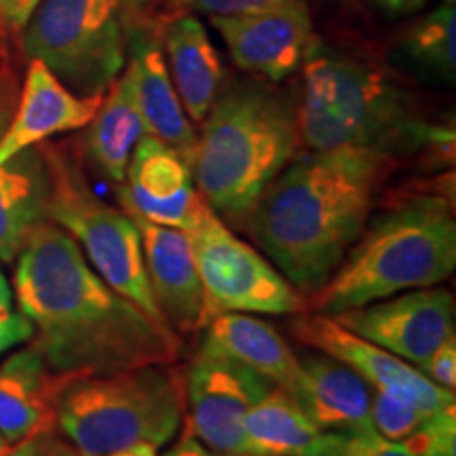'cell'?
Segmentation results:
<instances>
[{
    "label": "cell",
    "instance_id": "obj_17",
    "mask_svg": "<svg viewBox=\"0 0 456 456\" xmlns=\"http://www.w3.org/2000/svg\"><path fill=\"white\" fill-rule=\"evenodd\" d=\"M161 34V24L151 21V17L135 28L129 41L125 72L134 87L146 134L169 144L191 165L192 155H195L197 134L178 94H175L174 83H171Z\"/></svg>",
    "mask_w": 456,
    "mask_h": 456
},
{
    "label": "cell",
    "instance_id": "obj_13",
    "mask_svg": "<svg viewBox=\"0 0 456 456\" xmlns=\"http://www.w3.org/2000/svg\"><path fill=\"white\" fill-rule=\"evenodd\" d=\"M13 66H0V140L20 100ZM51 171L45 148L32 146L0 163V262H13L38 226L49 222Z\"/></svg>",
    "mask_w": 456,
    "mask_h": 456
},
{
    "label": "cell",
    "instance_id": "obj_32",
    "mask_svg": "<svg viewBox=\"0 0 456 456\" xmlns=\"http://www.w3.org/2000/svg\"><path fill=\"white\" fill-rule=\"evenodd\" d=\"M4 456H83L72 444L55 440L51 433L32 437V440L17 444V448L9 450Z\"/></svg>",
    "mask_w": 456,
    "mask_h": 456
},
{
    "label": "cell",
    "instance_id": "obj_1",
    "mask_svg": "<svg viewBox=\"0 0 456 456\" xmlns=\"http://www.w3.org/2000/svg\"><path fill=\"white\" fill-rule=\"evenodd\" d=\"M17 305L34 323L30 345L51 372L78 376L175 363L180 336L112 289L55 222H45L17 254Z\"/></svg>",
    "mask_w": 456,
    "mask_h": 456
},
{
    "label": "cell",
    "instance_id": "obj_11",
    "mask_svg": "<svg viewBox=\"0 0 456 456\" xmlns=\"http://www.w3.org/2000/svg\"><path fill=\"white\" fill-rule=\"evenodd\" d=\"M332 317L353 334L420 370L437 346L454 338L456 302L452 292L433 285Z\"/></svg>",
    "mask_w": 456,
    "mask_h": 456
},
{
    "label": "cell",
    "instance_id": "obj_23",
    "mask_svg": "<svg viewBox=\"0 0 456 456\" xmlns=\"http://www.w3.org/2000/svg\"><path fill=\"white\" fill-rule=\"evenodd\" d=\"M142 135H146V125L142 118L138 102L127 72H121L102 98V104L85 131L83 146L87 159L102 175L123 184L127 175V165Z\"/></svg>",
    "mask_w": 456,
    "mask_h": 456
},
{
    "label": "cell",
    "instance_id": "obj_25",
    "mask_svg": "<svg viewBox=\"0 0 456 456\" xmlns=\"http://www.w3.org/2000/svg\"><path fill=\"white\" fill-rule=\"evenodd\" d=\"M403 53L427 77L454 83L456 72V13L454 3H444L416 21L403 38Z\"/></svg>",
    "mask_w": 456,
    "mask_h": 456
},
{
    "label": "cell",
    "instance_id": "obj_33",
    "mask_svg": "<svg viewBox=\"0 0 456 456\" xmlns=\"http://www.w3.org/2000/svg\"><path fill=\"white\" fill-rule=\"evenodd\" d=\"M41 0H0V28L21 32Z\"/></svg>",
    "mask_w": 456,
    "mask_h": 456
},
{
    "label": "cell",
    "instance_id": "obj_21",
    "mask_svg": "<svg viewBox=\"0 0 456 456\" xmlns=\"http://www.w3.org/2000/svg\"><path fill=\"white\" fill-rule=\"evenodd\" d=\"M199 353L235 359L289 395L298 387L300 357L269 322L248 313L216 315L203 328Z\"/></svg>",
    "mask_w": 456,
    "mask_h": 456
},
{
    "label": "cell",
    "instance_id": "obj_19",
    "mask_svg": "<svg viewBox=\"0 0 456 456\" xmlns=\"http://www.w3.org/2000/svg\"><path fill=\"white\" fill-rule=\"evenodd\" d=\"M322 431H372V387L349 366L326 353L300 357V380L294 395Z\"/></svg>",
    "mask_w": 456,
    "mask_h": 456
},
{
    "label": "cell",
    "instance_id": "obj_3",
    "mask_svg": "<svg viewBox=\"0 0 456 456\" xmlns=\"http://www.w3.org/2000/svg\"><path fill=\"white\" fill-rule=\"evenodd\" d=\"M300 70L298 131L309 151L357 146L397 159L452 151V129L427 121L416 95L385 68L313 37Z\"/></svg>",
    "mask_w": 456,
    "mask_h": 456
},
{
    "label": "cell",
    "instance_id": "obj_31",
    "mask_svg": "<svg viewBox=\"0 0 456 456\" xmlns=\"http://www.w3.org/2000/svg\"><path fill=\"white\" fill-rule=\"evenodd\" d=\"M34 323L21 311L0 313V355L34 338Z\"/></svg>",
    "mask_w": 456,
    "mask_h": 456
},
{
    "label": "cell",
    "instance_id": "obj_14",
    "mask_svg": "<svg viewBox=\"0 0 456 456\" xmlns=\"http://www.w3.org/2000/svg\"><path fill=\"white\" fill-rule=\"evenodd\" d=\"M212 26L226 43L232 61L269 83H281L300 70L313 38L305 0L243 15H214Z\"/></svg>",
    "mask_w": 456,
    "mask_h": 456
},
{
    "label": "cell",
    "instance_id": "obj_8",
    "mask_svg": "<svg viewBox=\"0 0 456 456\" xmlns=\"http://www.w3.org/2000/svg\"><path fill=\"white\" fill-rule=\"evenodd\" d=\"M51 171L49 218L70 235L94 271L134 302L138 309L167 326L148 283L142 239L135 222L121 208H112L91 191L81 165L64 148L45 144Z\"/></svg>",
    "mask_w": 456,
    "mask_h": 456
},
{
    "label": "cell",
    "instance_id": "obj_10",
    "mask_svg": "<svg viewBox=\"0 0 456 456\" xmlns=\"http://www.w3.org/2000/svg\"><path fill=\"white\" fill-rule=\"evenodd\" d=\"M275 385L228 357L199 353L184 374V425L218 456H249L243 419Z\"/></svg>",
    "mask_w": 456,
    "mask_h": 456
},
{
    "label": "cell",
    "instance_id": "obj_37",
    "mask_svg": "<svg viewBox=\"0 0 456 456\" xmlns=\"http://www.w3.org/2000/svg\"><path fill=\"white\" fill-rule=\"evenodd\" d=\"M11 302H13V289H11L4 273L0 271V313L11 311Z\"/></svg>",
    "mask_w": 456,
    "mask_h": 456
},
{
    "label": "cell",
    "instance_id": "obj_38",
    "mask_svg": "<svg viewBox=\"0 0 456 456\" xmlns=\"http://www.w3.org/2000/svg\"><path fill=\"white\" fill-rule=\"evenodd\" d=\"M7 452H9V444L4 442L3 436H0V456H4Z\"/></svg>",
    "mask_w": 456,
    "mask_h": 456
},
{
    "label": "cell",
    "instance_id": "obj_12",
    "mask_svg": "<svg viewBox=\"0 0 456 456\" xmlns=\"http://www.w3.org/2000/svg\"><path fill=\"white\" fill-rule=\"evenodd\" d=\"M289 332L313 351L326 353L349 366L376 391L403 397L431 412L456 406L454 391L431 383L419 368L380 349L374 342L353 334L351 330L340 326L332 315H323V313L300 315L289 323Z\"/></svg>",
    "mask_w": 456,
    "mask_h": 456
},
{
    "label": "cell",
    "instance_id": "obj_7",
    "mask_svg": "<svg viewBox=\"0 0 456 456\" xmlns=\"http://www.w3.org/2000/svg\"><path fill=\"white\" fill-rule=\"evenodd\" d=\"M152 0H41L24 26L21 49L81 98L106 95L127 64L131 34Z\"/></svg>",
    "mask_w": 456,
    "mask_h": 456
},
{
    "label": "cell",
    "instance_id": "obj_5",
    "mask_svg": "<svg viewBox=\"0 0 456 456\" xmlns=\"http://www.w3.org/2000/svg\"><path fill=\"white\" fill-rule=\"evenodd\" d=\"M456 266L452 199L414 192L370 216L366 228L306 309L323 315L357 309L408 289L446 281Z\"/></svg>",
    "mask_w": 456,
    "mask_h": 456
},
{
    "label": "cell",
    "instance_id": "obj_26",
    "mask_svg": "<svg viewBox=\"0 0 456 456\" xmlns=\"http://www.w3.org/2000/svg\"><path fill=\"white\" fill-rule=\"evenodd\" d=\"M433 412L403 397L372 389V427L376 433L391 442L406 440Z\"/></svg>",
    "mask_w": 456,
    "mask_h": 456
},
{
    "label": "cell",
    "instance_id": "obj_30",
    "mask_svg": "<svg viewBox=\"0 0 456 456\" xmlns=\"http://www.w3.org/2000/svg\"><path fill=\"white\" fill-rule=\"evenodd\" d=\"M427 379L437 387L454 391L456 387V340L450 338L433 351V355L427 359V363L420 368Z\"/></svg>",
    "mask_w": 456,
    "mask_h": 456
},
{
    "label": "cell",
    "instance_id": "obj_2",
    "mask_svg": "<svg viewBox=\"0 0 456 456\" xmlns=\"http://www.w3.org/2000/svg\"><path fill=\"white\" fill-rule=\"evenodd\" d=\"M399 159L342 146L292 159L243 222L300 294L328 281L374 214Z\"/></svg>",
    "mask_w": 456,
    "mask_h": 456
},
{
    "label": "cell",
    "instance_id": "obj_16",
    "mask_svg": "<svg viewBox=\"0 0 456 456\" xmlns=\"http://www.w3.org/2000/svg\"><path fill=\"white\" fill-rule=\"evenodd\" d=\"M123 212L140 231L148 283L167 326L178 336L201 332L208 326V306L188 235L148 222L129 209Z\"/></svg>",
    "mask_w": 456,
    "mask_h": 456
},
{
    "label": "cell",
    "instance_id": "obj_22",
    "mask_svg": "<svg viewBox=\"0 0 456 456\" xmlns=\"http://www.w3.org/2000/svg\"><path fill=\"white\" fill-rule=\"evenodd\" d=\"M167 70L188 118L203 123L224 85V68L208 30L192 13L175 15L165 24Z\"/></svg>",
    "mask_w": 456,
    "mask_h": 456
},
{
    "label": "cell",
    "instance_id": "obj_35",
    "mask_svg": "<svg viewBox=\"0 0 456 456\" xmlns=\"http://www.w3.org/2000/svg\"><path fill=\"white\" fill-rule=\"evenodd\" d=\"M376 7H380L387 13H412V11L425 7L429 0H372Z\"/></svg>",
    "mask_w": 456,
    "mask_h": 456
},
{
    "label": "cell",
    "instance_id": "obj_28",
    "mask_svg": "<svg viewBox=\"0 0 456 456\" xmlns=\"http://www.w3.org/2000/svg\"><path fill=\"white\" fill-rule=\"evenodd\" d=\"M313 456H414L399 442H391L380 433H330L326 431L323 442Z\"/></svg>",
    "mask_w": 456,
    "mask_h": 456
},
{
    "label": "cell",
    "instance_id": "obj_4",
    "mask_svg": "<svg viewBox=\"0 0 456 456\" xmlns=\"http://www.w3.org/2000/svg\"><path fill=\"white\" fill-rule=\"evenodd\" d=\"M300 144L298 104L288 94L258 78L222 85L197 135V191L222 220L243 228Z\"/></svg>",
    "mask_w": 456,
    "mask_h": 456
},
{
    "label": "cell",
    "instance_id": "obj_34",
    "mask_svg": "<svg viewBox=\"0 0 456 456\" xmlns=\"http://www.w3.org/2000/svg\"><path fill=\"white\" fill-rule=\"evenodd\" d=\"M163 456H218V454L212 452L208 446H203V444L192 436V431L184 425V420H182L180 440L175 442Z\"/></svg>",
    "mask_w": 456,
    "mask_h": 456
},
{
    "label": "cell",
    "instance_id": "obj_29",
    "mask_svg": "<svg viewBox=\"0 0 456 456\" xmlns=\"http://www.w3.org/2000/svg\"><path fill=\"white\" fill-rule=\"evenodd\" d=\"M285 3H292V0H167L169 11L174 17L178 13H205L209 17L243 15L279 7V4Z\"/></svg>",
    "mask_w": 456,
    "mask_h": 456
},
{
    "label": "cell",
    "instance_id": "obj_36",
    "mask_svg": "<svg viewBox=\"0 0 456 456\" xmlns=\"http://www.w3.org/2000/svg\"><path fill=\"white\" fill-rule=\"evenodd\" d=\"M108 456H159V452L155 446H151V444H135V446L117 450V452Z\"/></svg>",
    "mask_w": 456,
    "mask_h": 456
},
{
    "label": "cell",
    "instance_id": "obj_20",
    "mask_svg": "<svg viewBox=\"0 0 456 456\" xmlns=\"http://www.w3.org/2000/svg\"><path fill=\"white\" fill-rule=\"evenodd\" d=\"M66 379L51 372L41 353L30 345L0 366V436L21 444L53 433L55 403Z\"/></svg>",
    "mask_w": 456,
    "mask_h": 456
},
{
    "label": "cell",
    "instance_id": "obj_15",
    "mask_svg": "<svg viewBox=\"0 0 456 456\" xmlns=\"http://www.w3.org/2000/svg\"><path fill=\"white\" fill-rule=\"evenodd\" d=\"M118 205L155 224L191 231L205 209L191 165L155 135H142L131 152L127 175L117 188Z\"/></svg>",
    "mask_w": 456,
    "mask_h": 456
},
{
    "label": "cell",
    "instance_id": "obj_9",
    "mask_svg": "<svg viewBox=\"0 0 456 456\" xmlns=\"http://www.w3.org/2000/svg\"><path fill=\"white\" fill-rule=\"evenodd\" d=\"M186 235L201 279L208 323L220 313L298 315L306 311L305 296L209 205Z\"/></svg>",
    "mask_w": 456,
    "mask_h": 456
},
{
    "label": "cell",
    "instance_id": "obj_18",
    "mask_svg": "<svg viewBox=\"0 0 456 456\" xmlns=\"http://www.w3.org/2000/svg\"><path fill=\"white\" fill-rule=\"evenodd\" d=\"M13 118L0 140V163L26 148L43 144L51 135L87 127L104 95L81 98L72 94L43 61L28 60Z\"/></svg>",
    "mask_w": 456,
    "mask_h": 456
},
{
    "label": "cell",
    "instance_id": "obj_27",
    "mask_svg": "<svg viewBox=\"0 0 456 456\" xmlns=\"http://www.w3.org/2000/svg\"><path fill=\"white\" fill-rule=\"evenodd\" d=\"M399 444L414 456H456V406L436 410Z\"/></svg>",
    "mask_w": 456,
    "mask_h": 456
},
{
    "label": "cell",
    "instance_id": "obj_24",
    "mask_svg": "<svg viewBox=\"0 0 456 456\" xmlns=\"http://www.w3.org/2000/svg\"><path fill=\"white\" fill-rule=\"evenodd\" d=\"M243 433L249 456H313L326 436L279 387L245 414Z\"/></svg>",
    "mask_w": 456,
    "mask_h": 456
},
{
    "label": "cell",
    "instance_id": "obj_6",
    "mask_svg": "<svg viewBox=\"0 0 456 456\" xmlns=\"http://www.w3.org/2000/svg\"><path fill=\"white\" fill-rule=\"evenodd\" d=\"M184 374L175 363H155L112 374L78 376L61 385L57 427L83 456L174 440L184 420Z\"/></svg>",
    "mask_w": 456,
    "mask_h": 456
}]
</instances>
